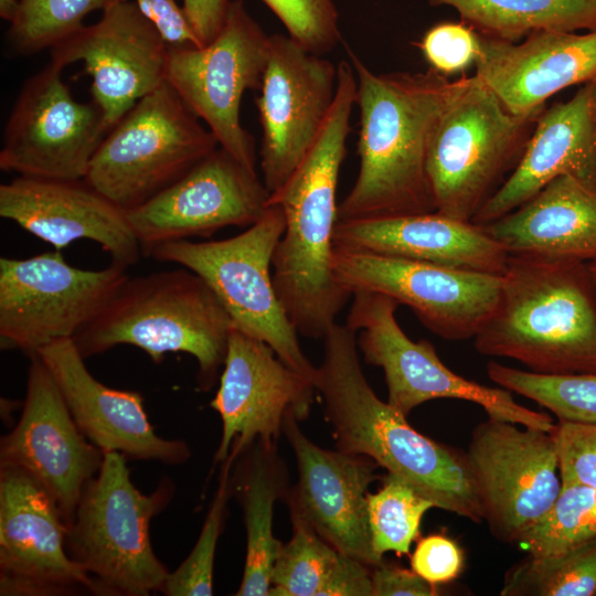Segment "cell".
I'll return each mask as SVG.
<instances>
[{
	"label": "cell",
	"mask_w": 596,
	"mask_h": 596,
	"mask_svg": "<svg viewBox=\"0 0 596 596\" xmlns=\"http://www.w3.org/2000/svg\"><path fill=\"white\" fill-rule=\"evenodd\" d=\"M541 113H510L475 74L439 117L428 145L435 212L471 222L519 164Z\"/></svg>",
	"instance_id": "obj_7"
},
{
	"label": "cell",
	"mask_w": 596,
	"mask_h": 596,
	"mask_svg": "<svg viewBox=\"0 0 596 596\" xmlns=\"http://www.w3.org/2000/svg\"><path fill=\"white\" fill-rule=\"evenodd\" d=\"M278 443L260 438L235 458L230 473L231 496L242 508L246 530L243 577L236 596H269L270 576L283 543L273 533L274 507L286 499L289 471Z\"/></svg>",
	"instance_id": "obj_29"
},
{
	"label": "cell",
	"mask_w": 596,
	"mask_h": 596,
	"mask_svg": "<svg viewBox=\"0 0 596 596\" xmlns=\"http://www.w3.org/2000/svg\"><path fill=\"white\" fill-rule=\"evenodd\" d=\"M332 270L351 295L370 291L408 307L434 334L473 338L493 311L501 276L333 247Z\"/></svg>",
	"instance_id": "obj_13"
},
{
	"label": "cell",
	"mask_w": 596,
	"mask_h": 596,
	"mask_svg": "<svg viewBox=\"0 0 596 596\" xmlns=\"http://www.w3.org/2000/svg\"><path fill=\"white\" fill-rule=\"evenodd\" d=\"M125 1V0H115ZM139 11L156 26L169 50L201 47L184 10L175 0H132Z\"/></svg>",
	"instance_id": "obj_42"
},
{
	"label": "cell",
	"mask_w": 596,
	"mask_h": 596,
	"mask_svg": "<svg viewBox=\"0 0 596 596\" xmlns=\"http://www.w3.org/2000/svg\"><path fill=\"white\" fill-rule=\"evenodd\" d=\"M337 86L338 65L289 35H270L269 57L256 98L260 169L269 193L289 178L316 141Z\"/></svg>",
	"instance_id": "obj_16"
},
{
	"label": "cell",
	"mask_w": 596,
	"mask_h": 596,
	"mask_svg": "<svg viewBox=\"0 0 596 596\" xmlns=\"http://www.w3.org/2000/svg\"><path fill=\"white\" fill-rule=\"evenodd\" d=\"M270 576L269 596H318L342 553L308 526L291 522Z\"/></svg>",
	"instance_id": "obj_36"
},
{
	"label": "cell",
	"mask_w": 596,
	"mask_h": 596,
	"mask_svg": "<svg viewBox=\"0 0 596 596\" xmlns=\"http://www.w3.org/2000/svg\"><path fill=\"white\" fill-rule=\"evenodd\" d=\"M127 267L70 265L45 252L29 258H0V347L28 355L86 327L127 280Z\"/></svg>",
	"instance_id": "obj_12"
},
{
	"label": "cell",
	"mask_w": 596,
	"mask_h": 596,
	"mask_svg": "<svg viewBox=\"0 0 596 596\" xmlns=\"http://www.w3.org/2000/svg\"><path fill=\"white\" fill-rule=\"evenodd\" d=\"M487 374L500 387L545 407L557 421L596 424V372L540 374L491 361Z\"/></svg>",
	"instance_id": "obj_32"
},
{
	"label": "cell",
	"mask_w": 596,
	"mask_h": 596,
	"mask_svg": "<svg viewBox=\"0 0 596 596\" xmlns=\"http://www.w3.org/2000/svg\"><path fill=\"white\" fill-rule=\"evenodd\" d=\"M55 501L32 476L0 467V595L96 594L91 576L67 554Z\"/></svg>",
	"instance_id": "obj_18"
},
{
	"label": "cell",
	"mask_w": 596,
	"mask_h": 596,
	"mask_svg": "<svg viewBox=\"0 0 596 596\" xmlns=\"http://www.w3.org/2000/svg\"><path fill=\"white\" fill-rule=\"evenodd\" d=\"M552 435L562 483L596 490V424L558 421Z\"/></svg>",
	"instance_id": "obj_40"
},
{
	"label": "cell",
	"mask_w": 596,
	"mask_h": 596,
	"mask_svg": "<svg viewBox=\"0 0 596 596\" xmlns=\"http://www.w3.org/2000/svg\"><path fill=\"white\" fill-rule=\"evenodd\" d=\"M479 41L475 74L514 115L539 114L562 89L596 83V30L538 31L514 43L479 34Z\"/></svg>",
	"instance_id": "obj_25"
},
{
	"label": "cell",
	"mask_w": 596,
	"mask_h": 596,
	"mask_svg": "<svg viewBox=\"0 0 596 596\" xmlns=\"http://www.w3.org/2000/svg\"><path fill=\"white\" fill-rule=\"evenodd\" d=\"M412 570L433 585L456 579L464 567V554L458 544L443 534L419 539L411 556Z\"/></svg>",
	"instance_id": "obj_41"
},
{
	"label": "cell",
	"mask_w": 596,
	"mask_h": 596,
	"mask_svg": "<svg viewBox=\"0 0 596 596\" xmlns=\"http://www.w3.org/2000/svg\"><path fill=\"white\" fill-rule=\"evenodd\" d=\"M289 414L283 435L294 453L298 479L285 501L291 522H298L340 553L374 567L383 562L373 549L369 524V487L380 466L364 455L322 448L301 430Z\"/></svg>",
	"instance_id": "obj_17"
},
{
	"label": "cell",
	"mask_w": 596,
	"mask_h": 596,
	"mask_svg": "<svg viewBox=\"0 0 596 596\" xmlns=\"http://www.w3.org/2000/svg\"><path fill=\"white\" fill-rule=\"evenodd\" d=\"M430 508H435L430 500L401 478L387 473L382 487L374 493H368L369 524L375 554L380 558L387 552L408 554L419 535L422 519Z\"/></svg>",
	"instance_id": "obj_34"
},
{
	"label": "cell",
	"mask_w": 596,
	"mask_h": 596,
	"mask_svg": "<svg viewBox=\"0 0 596 596\" xmlns=\"http://www.w3.org/2000/svg\"><path fill=\"white\" fill-rule=\"evenodd\" d=\"M373 596H435L436 586L413 570L385 563L372 567Z\"/></svg>",
	"instance_id": "obj_43"
},
{
	"label": "cell",
	"mask_w": 596,
	"mask_h": 596,
	"mask_svg": "<svg viewBox=\"0 0 596 596\" xmlns=\"http://www.w3.org/2000/svg\"><path fill=\"white\" fill-rule=\"evenodd\" d=\"M20 12V0H0V17L13 23Z\"/></svg>",
	"instance_id": "obj_46"
},
{
	"label": "cell",
	"mask_w": 596,
	"mask_h": 596,
	"mask_svg": "<svg viewBox=\"0 0 596 596\" xmlns=\"http://www.w3.org/2000/svg\"><path fill=\"white\" fill-rule=\"evenodd\" d=\"M558 175L596 191V83L543 109L519 164L471 223L486 225L502 217Z\"/></svg>",
	"instance_id": "obj_26"
},
{
	"label": "cell",
	"mask_w": 596,
	"mask_h": 596,
	"mask_svg": "<svg viewBox=\"0 0 596 596\" xmlns=\"http://www.w3.org/2000/svg\"><path fill=\"white\" fill-rule=\"evenodd\" d=\"M233 328L210 286L183 267L128 277L72 340L85 359L121 344L141 349L153 363L167 353H188L198 363V387L210 391L220 379Z\"/></svg>",
	"instance_id": "obj_5"
},
{
	"label": "cell",
	"mask_w": 596,
	"mask_h": 596,
	"mask_svg": "<svg viewBox=\"0 0 596 596\" xmlns=\"http://www.w3.org/2000/svg\"><path fill=\"white\" fill-rule=\"evenodd\" d=\"M34 354L50 371L79 430L103 453L172 466L190 458L185 441L157 435L139 392L109 387L91 374L72 339L53 342Z\"/></svg>",
	"instance_id": "obj_24"
},
{
	"label": "cell",
	"mask_w": 596,
	"mask_h": 596,
	"mask_svg": "<svg viewBox=\"0 0 596 596\" xmlns=\"http://www.w3.org/2000/svg\"><path fill=\"white\" fill-rule=\"evenodd\" d=\"M500 595H596V535L558 554H530L507 572Z\"/></svg>",
	"instance_id": "obj_31"
},
{
	"label": "cell",
	"mask_w": 596,
	"mask_h": 596,
	"mask_svg": "<svg viewBox=\"0 0 596 596\" xmlns=\"http://www.w3.org/2000/svg\"><path fill=\"white\" fill-rule=\"evenodd\" d=\"M596 535V490L562 483L546 513L522 536L532 555H554Z\"/></svg>",
	"instance_id": "obj_35"
},
{
	"label": "cell",
	"mask_w": 596,
	"mask_h": 596,
	"mask_svg": "<svg viewBox=\"0 0 596 596\" xmlns=\"http://www.w3.org/2000/svg\"><path fill=\"white\" fill-rule=\"evenodd\" d=\"M126 460L120 453H104L67 525V554L94 581L97 595L148 596L162 590L169 574L152 549L149 526L174 487L164 479L151 493H142Z\"/></svg>",
	"instance_id": "obj_6"
},
{
	"label": "cell",
	"mask_w": 596,
	"mask_h": 596,
	"mask_svg": "<svg viewBox=\"0 0 596 596\" xmlns=\"http://www.w3.org/2000/svg\"><path fill=\"white\" fill-rule=\"evenodd\" d=\"M270 50V35L231 0L223 24L201 47L169 50L164 81L207 126L221 148L256 170L255 142L240 118L247 89H259Z\"/></svg>",
	"instance_id": "obj_11"
},
{
	"label": "cell",
	"mask_w": 596,
	"mask_h": 596,
	"mask_svg": "<svg viewBox=\"0 0 596 596\" xmlns=\"http://www.w3.org/2000/svg\"><path fill=\"white\" fill-rule=\"evenodd\" d=\"M345 324L356 333L358 350L366 363L382 369L387 403L407 415L436 398H454L479 405L489 418L552 433L551 416L519 404L511 392L467 380L438 358L434 345L411 340L400 327L394 299L370 291L352 294Z\"/></svg>",
	"instance_id": "obj_10"
},
{
	"label": "cell",
	"mask_w": 596,
	"mask_h": 596,
	"mask_svg": "<svg viewBox=\"0 0 596 596\" xmlns=\"http://www.w3.org/2000/svg\"><path fill=\"white\" fill-rule=\"evenodd\" d=\"M284 231V212L270 204L238 235L209 242H168L145 255L199 275L214 291L234 328L266 342L281 361L313 381L316 365L304 353L273 281V256Z\"/></svg>",
	"instance_id": "obj_8"
},
{
	"label": "cell",
	"mask_w": 596,
	"mask_h": 596,
	"mask_svg": "<svg viewBox=\"0 0 596 596\" xmlns=\"http://www.w3.org/2000/svg\"><path fill=\"white\" fill-rule=\"evenodd\" d=\"M200 120L164 81L108 131L85 181L124 211L146 203L220 147Z\"/></svg>",
	"instance_id": "obj_9"
},
{
	"label": "cell",
	"mask_w": 596,
	"mask_h": 596,
	"mask_svg": "<svg viewBox=\"0 0 596 596\" xmlns=\"http://www.w3.org/2000/svg\"><path fill=\"white\" fill-rule=\"evenodd\" d=\"M509 255L596 264V191L558 175L525 203L479 225Z\"/></svg>",
	"instance_id": "obj_28"
},
{
	"label": "cell",
	"mask_w": 596,
	"mask_h": 596,
	"mask_svg": "<svg viewBox=\"0 0 596 596\" xmlns=\"http://www.w3.org/2000/svg\"><path fill=\"white\" fill-rule=\"evenodd\" d=\"M278 18L288 35L310 52L323 55L341 41L333 0H260Z\"/></svg>",
	"instance_id": "obj_38"
},
{
	"label": "cell",
	"mask_w": 596,
	"mask_h": 596,
	"mask_svg": "<svg viewBox=\"0 0 596 596\" xmlns=\"http://www.w3.org/2000/svg\"><path fill=\"white\" fill-rule=\"evenodd\" d=\"M476 350L540 374L596 372V273L579 260L509 255Z\"/></svg>",
	"instance_id": "obj_4"
},
{
	"label": "cell",
	"mask_w": 596,
	"mask_h": 596,
	"mask_svg": "<svg viewBox=\"0 0 596 596\" xmlns=\"http://www.w3.org/2000/svg\"><path fill=\"white\" fill-rule=\"evenodd\" d=\"M592 265H593V268H594V270L596 273V264H592Z\"/></svg>",
	"instance_id": "obj_47"
},
{
	"label": "cell",
	"mask_w": 596,
	"mask_h": 596,
	"mask_svg": "<svg viewBox=\"0 0 596 596\" xmlns=\"http://www.w3.org/2000/svg\"><path fill=\"white\" fill-rule=\"evenodd\" d=\"M231 0H183L182 8L203 45L220 31Z\"/></svg>",
	"instance_id": "obj_45"
},
{
	"label": "cell",
	"mask_w": 596,
	"mask_h": 596,
	"mask_svg": "<svg viewBox=\"0 0 596 596\" xmlns=\"http://www.w3.org/2000/svg\"><path fill=\"white\" fill-rule=\"evenodd\" d=\"M465 457L491 533L520 543L562 487L552 433L488 417L473 428Z\"/></svg>",
	"instance_id": "obj_14"
},
{
	"label": "cell",
	"mask_w": 596,
	"mask_h": 596,
	"mask_svg": "<svg viewBox=\"0 0 596 596\" xmlns=\"http://www.w3.org/2000/svg\"><path fill=\"white\" fill-rule=\"evenodd\" d=\"M269 192L256 170L217 147L188 173L146 203L126 211L142 254L227 226H251L268 206Z\"/></svg>",
	"instance_id": "obj_19"
},
{
	"label": "cell",
	"mask_w": 596,
	"mask_h": 596,
	"mask_svg": "<svg viewBox=\"0 0 596 596\" xmlns=\"http://www.w3.org/2000/svg\"><path fill=\"white\" fill-rule=\"evenodd\" d=\"M115 0H20V12L7 32L8 51L33 55L53 49L84 24V18L104 10Z\"/></svg>",
	"instance_id": "obj_33"
},
{
	"label": "cell",
	"mask_w": 596,
	"mask_h": 596,
	"mask_svg": "<svg viewBox=\"0 0 596 596\" xmlns=\"http://www.w3.org/2000/svg\"><path fill=\"white\" fill-rule=\"evenodd\" d=\"M312 382L337 449L371 458L435 508L483 521L466 457L417 432L379 398L362 371L356 334L345 323L323 337Z\"/></svg>",
	"instance_id": "obj_3"
},
{
	"label": "cell",
	"mask_w": 596,
	"mask_h": 596,
	"mask_svg": "<svg viewBox=\"0 0 596 596\" xmlns=\"http://www.w3.org/2000/svg\"><path fill=\"white\" fill-rule=\"evenodd\" d=\"M318 596H373L372 567L341 554Z\"/></svg>",
	"instance_id": "obj_44"
},
{
	"label": "cell",
	"mask_w": 596,
	"mask_h": 596,
	"mask_svg": "<svg viewBox=\"0 0 596 596\" xmlns=\"http://www.w3.org/2000/svg\"><path fill=\"white\" fill-rule=\"evenodd\" d=\"M169 47L132 0L115 1L93 25L51 49L64 67L83 62L92 97L109 131L142 97L164 82Z\"/></svg>",
	"instance_id": "obj_22"
},
{
	"label": "cell",
	"mask_w": 596,
	"mask_h": 596,
	"mask_svg": "<svg viewBox=\"0 0 596 596\" xmlns=\"http://www.w3.org/2000/svg\"><path fill=\"white\" fill-rule=\"evenodd\" d=\"M233 460L222 462L219 486L202 525L200 535L188 557L168 574L161 593L167 596H211L217 541L223 528L231 496L230 473Z\"/></svg>",
	"instance_id": "obj_37"
},
{
	"label": "cell",
	"mask_w": 596,
	"mask_h": 596,
	"mask_svg": "<svg viewBox=\"0 0 596 596\" xmlns=\"http://www.w3.org/2000/svg\"><path fill=\"white\" fill-rule=\"evenodd\" d=\"M356 97L350 61L338 63L337 93L316 141L289 178L269 193L285 215L273 256L277 296L298 334L323 338L352 296L332 270L337 185Z\"/></svg>",
	"instance_id": "obj_2"
},
{
	"label": "cell",
	"mask_w": 596,
	"mask_h": 596,
	"mask_svg": "<svg viewBox=\"0 0 596 596\" xmlns=\"http://www.w3.org/2000/svg\"><path fill=\"white\" fill-rule=\"evenodd\" d=\"M333 246L499 276L509 258L481 226L437 212L338 220Z\"/></svg>",
	"instance_id": "obj_27"
},
{
	"label": "cell",
	"mask_w": 596,
	"mask_h": 596,
	"mask_svg": "<svg viewBox=\"0 0 596 596\" xmlns=\"http://www.w3.org/2000/svg\"><path fill=\"white\" fill-rule=\"evenodd\" d=\"M454 8L462 22L488 38L520 42L538 31L596 30V0H427Z\"/></svg>",
	"instance_id": "obj_30"
},
{
	"label": "cell",
	"mask_w": 596,
	"mask_h": 596,
	"mask_svg": "<svg viewBox=\"0 0 596 596\" xmlns=\"http://www.w3.org/2000/svg\"><path fill=\"white\" fill-rule=\"evenodd\" d=\"M50 61L22 85L4 127L0 169L22 177L79 180L108 130L92 99L76 100Z\"/></svg>",
	"instance_id": "obj_15"
},
{
	"label": "cell",
	"mask_w": 596,
	"mask_h": 596,
	"mask_svg": "<svg viewBox=\"0 0 596 596\" xmlns=\"http://www.w3.org/2000/svg\"><path fill=\"white\" fill-rule=\"evenodd\" d=\"M29 358L22 413L0 439V467L22 469L38 480L68 525L104 453L79 430L43 361L36 354Z\"/></svg>",
	"instance_id": "obj_21"
},
{
	"label": "cell",
	"mask_w": 596,
	"mask_h": 596,
	"mask_svg": "<svg viewBox=\"0 0 596 596\" xmlns=\"http://www.w3.org/2000/svg\"><path fill=\"white\" fill-rule=\"evenodd\" d=\"M360 111L356 179L338 207V220L435 212L426 159L435 126L472 76L449 79L425 73H374L348 49Z\"/></svg>",
	"instance_id": "obj_1"
},
{
	"label": "cell",
	"mask_w": 596,
	"mask_h": 596,
	"mask_svg": "<svg viewBox=\"0 0 596 596\" xmlns=\"http://www.w3.org/2000/svg\"><path fill=\"white\" fill-rule=\"evenodd\" d=\"M0 216L57 251L74 241L89 240L110 256L111 263L127 268L142 254L126 211L85 179L18 175L0 185Z\"/></svg>",
	"instance_id": "obj_23"
},
{
	"label": "cell",
	"mask_w": 596,
	"mask_h": 596,
	"mask_svg": "<svg viewBox=\"0 0 596 596\" xmlns=\"http://www.w3.org/2000/svg\"><path fill=\"white\" fill-rule=\"evenodd\" d=\"M317 395L313 382L281 361L264 341L233 328L210 406L222 421L214 464L237 455L257 438L278 443L289 414L305 421Z\"/></svg>",
	"instance_id": "obj_20"
},
{
	"label": "cell",
	"mask_w": 596,
	"mask_h": 596,
	"mask_svg": "<svg viewBox=\"0 0 596 596\" xmlns=\"http://www.w3.org/2000/svg\"><path fill=\"white\" fill-rule=\"evenodd\" d=\"M417 46L430 70L449 76L476 64L480 41L467 23L444 21L428 29Z\"/></svg>",
	"instance_id": "obj_39"
}]
</instances>
